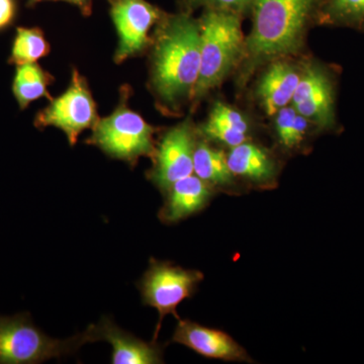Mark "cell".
I'll return each mask as SVG.
<instances>
[{"label": "cell", "mask_w": 364, "mask_h": 364, "mask_svg": "<svg viewBox=\"0 0 364 364\" xmlns=\"http://www.w3.org/2000/svg\"><path fill=\"white\" fill-rule=\"evenodd\" d=\"M147 54V85L155 105L165 116H179L191 105L200 74V20L186 11L165 14Z\"/></svg>", "instance_id": "1"}, {"label": "cell", "mask_w": 364, "mask_h": 364, "mask_svg": "<svg viewBox=\"0 0 364 364\" xmlns=\"http://www.w3.org/2000/svg\"><path fill=\"white\" fill-rule=\"evenodd\" d=\"M323 0H252V28L236 69L239 90L248 85L256 72L270 62L294 58L305 49L309 31L318 26Z\"/></svg>", "instance_id": "2"}, {"label": "cell", "mask_w": 364, "mask_h": 364, "mask_svg": "<svg viewBox=\"0 0 364 364\" xmlns=\"http://www.w3.org/2000/svg\"><path fill=\"white\" fill-rule=\"evenodd\" d=\"M200 25V65L191 100L195 112L210 91L220 87L238 68L245 48L242 18L229 11L203 9Z\"/></svg>", "instance_id": "3"}, {"label": "cell", "mask_w": 364, "mask_h": 364, "mask_svg": "<svg viewBox=\"0 0 364 364\" xmlns=\"http://www.w3.org/2000/svg\"><path fill=\"white\" fill-rule=\"evenodd\" d=\"M133 90L119 88V104L109 116L100 117L85 143L95 146L107 157L127 163L132 169L142 157L152 158L156 149L155 135L159 129L145 121L130 107Z\"/></svg>", "instance_id": "4"}, {"label": "cell", "mask_w": 364, "mask_h": 364, "mask_svg": "<svg viewBox=\"0 0 364 364\" xmlns=\"http://www.w3.org/2000/svg\"><path fill=\"white\" fill-rule=\"evenodd\" d=\"M92 343L90 329L65 340L51 338L33 324L31 314L0 315V364H39L75 353Z\"/></svg>", "instance_id": "5"}, {"label": "cell", "mask_w": 364, "mask_h": 364, "mask_svg": "<svg viewBox=\"0 0 364 364\" xmlns=\"http://www.w3.org/2000/svg\"><path fill=\"white\" fill-rule=\"evenodd\" d=\"M338 67L316 58L301 61V79L291 105L313 124L317 133L340 131L337 119Z\"/></svg>", "instance_id": "6"}, {"label": "cell", "mask_w": 364, "mask_h": 364, "mask_svg": "<svg viewBox=\"0 0 364 364\" xmlns=\"http://www.w3.org/2000/svg\"><path fill=\"white\" fill-rule=\"evenodd\" d=\"M203 280L200 270L186 269L168 261L151 258L149 268L136 284L144 305L156 309L159 314L154 339L161 330L163 320L172 315L179 320L177 306L196 293Z\"/></svg>", "instance_id": "7"}, {"label": "cell", "mask_w": 364, "mask_h": 364, "mask_svg": "<svg viewBox=\"0 0 364 364\" xmlns=\"http://www.w3.org/2000/svg\"><path fill=\"white\" fill-rule=\"evenodd\" d=\"M36 114L33 126L38 130L54 127L65 134L71 147L76 145L83 131L97 124L100 119L90 83L76 67H72L70 82L61 95Z\"/></svg>", "instance_id": "8"}, {"label": "cell", "mask_w": 364, "mask_h": 364, "mask_svg": "<svg viewBox=\"0 0 364 364\" xmlns=\"http://www.w3.org/2000/svg\"><path fill=\"white\" fill-rule=\"evenodd\" d=\"M196 124L191 116L163 131L151 158L152 167L146 178L164 195L179 179L193 174V152L198 141Z\"/></svg>", "instance_id": "9"}, {"label": "cell", "mask_w": 364, "mask_h": 364, "mask_svg": "<svg viewBox=\"0 0 364 364\" xmlns=\"http://www.w3.org/2000/svg\"><path fill=\"white\" fill-rule=\"evenodd\" d=\"M109 16L117 33L116 64L147 54L152 30L166 11L147 0H107Z\"/></svg>", "instance_id": "10"}, {"label": "cell", "mask_w": 364, "mask_h": 364, "mask_svg": "<svg viewBox=\"0 0 364 364\" xmlns=\"http://www.w3.org/2000/svg\"><path fill=\"white\" fill-rule=\"evenodd\" d=\"M293 59L274 60L260 69L254 93L261 109L268 117L291 105L301 79V62Z\"/></svg>", "instance_id": "11"}, {"label": "cell", "mask_w": 364, "mask_h": 364, "mask_svg": "<svg viewBox=\"0 0 364 364\" xmlns=\"http://www.w3.org/2000/svg\"><path fill=\"white\" fill-rule=\"evenodd\" d=\"M92 343L98 341L112 345V363L159 364L163 363V346L156 340L146 342L135 335L124 331L112 320L102 318L97 324L88 327Z\"/></svg>", "instance_id": "12"}, {"label": "cell", "mask_w": 364, "mask_h": 364, "mask_svg": "<svg viewBox=\"0 0 364 364\" xmlns=\"http://www.w3.org/2000/svg\"><path fill=\"white\" fill-rule=\"evenodd\" d=\"M172 341L184 345L203 358L252 363L247 351L229 334L191 320L179 318Z\"/></svg>", "instance_id": "13"}, {"label": "cell", "mask_w": 364, "mask_h": 364, "mask_svg": "<svg viewBox=\"0 0 364 364\" xmlns=\"http://www.w3.org/2000/svg\"><path fill=\"white\" fill-rule=\"evenodd\" d=\"M227 160L237 179L257 188H274L279 173V163L272 152L259 144L250 140L231 148Z\"/></svg>", "instance_id": "14"}, {"label": "cell", "mask_w": 364, "mask_h": 364, "mask_svg": "<svg viewBox=\"0 0 364 364\" xmlns=\"http://www.w3.org/2000/svg\"><path fill=\"white\" fill-rule=\"evenodd\" d=\"M215 193V189L196 174L184 177L174 182L164 193V203L158 217L164 224H176L202 212Z\"/></svg>", "instance_id": "15"}, {"label": "cell", "mask_w": 364, "mask_h": 364, "mask_svg": "<svg viewBox=\"0 0 364 364\" xmlns=\"http://www.w3.org/2000/svg\"><path fill=\"white\" fill-rule=\"evenodd\" d=\"M193 174L215 191H236L238 179L230 169L227 153L200 136L193 152Z\"/></svg>", "instance_id": "16"}, {"label": "cell", "mask_w": 364, "mask_h": 364, "mask_svg": "<svg viewBox=\"0 0 364 364\" xmlns=\"http://www.w3.org/2000/svg\"><path fill=\"white\" fill-rule=\"evenodd\" d=\"M54 82V76L37 62L16 66L11 90L21 111L40 98L51 100L49 86Z\"/></svg>", "instance_id": "17"}, {"label": "cell", "mask_w": 364, "mask_h": 364, "mask_svg": "<svg viewBox=\"0 0 364 364\" xmlns=\"http://www.w3.org/2000/svg\"><path fill=\"white\" fill-rule=\"evenodd\" d=\"M272 117L275 140L286 152L301 149L308 140L309 134L317 133L313 124L299 114L291 105L280 109Z\"/></svg>", "instance_id": "18"}, {"label": "cell", "mask_w": 364, "mask_h": 364, "mask_svg": "<svg viewBox=\"0 0 364 364\" xmlns=\"http://www.w3.org/2000/svg\"><path fill=\"white\" fill-rule=\"evenodd\" d=\"M51 52V46L46 39L45 33L38 26H18L11 44V55L7 59L9 65L36 63Z\"/></svg>", "instance_id": "19"}, {"label": "cell", "mask_w": 364, "mask_h": 364, "mask_svg": "<svg viewBox=\"0 0 364 364\" xmlns=\"http://www.w3.org/2000/svg\"><path fill=\"white\" fill-rule=\"evenodd\" d=\"M318 26L348 28L364 33V0H323Z\"/></svg>", "instance_id": "20"}, {"label": "cell", "mask_w": 364, "mask_h": 364, "mask_svg": "<svg viewBox=\"0 0 364 364\" xmlns=\"http://www.w3.org/2000/svg\"><path fill=\"white\" fill-rule=\"evenodd\" d=\"M205 121L215 126L245 134L249 136L252 134V124L248 117L239 109L221 100L214 102Z\"/></svg>", "instance_id": "21"}, {"label": "cell", "mask_w": 364, "mask_h": 364, "mask_svg": "<svg viewBox=\"0 0 364 364\" xmlns=\"http://www.w3.org/2000/svg\"><path fill=\"white\" fill-rule=\"evenodd\" d=\"M252 0H178V11L193 14L198 9H214L239 14L242 18L250 13Z\"/></svg>", "instance_id": "22"}, {"label": "cell", "mask_w": 364, "mask_h": 364, "mask_svg": "<svg viewBox=\"0 0 364 364\" xmlns=\"http://www.w3.org/2000/svg\"><path fill=\"white\" fill-rule=\"evenodd\" d=\"M20 11L18 0H0V33L14 25Z\"/></svg>", "instance_id": "23"}, {"label": "cell", "mask_w": 364, "mask_h": 364, "mask_svg": "<svg viewBox=\"0 0 364 364\" xmlns=\"http://www.w3.org/2000/svg\"><path fill=\"white\" fill-rule=\"evenodd\" d=\"M54 1H64L77 7L81 14L85 18L92 14L93 0H54Z\"/></svg>", "instance_id": "24"}, {"label": "cell", "mask_w": 364, "mask_h": 364, "mask_svg": "<svg viewBox=\"0 0 364 364\" xmlns=\"http://www.w3.org/2000/svg\"><path fill=\"white\" fill-rule=\"evenodd\" d=\"M44 1H54V0H26V6L28 7V9H33V7L37 6L41 2Z\"/></svg>", "instance_id": "25"}]
</instances>
